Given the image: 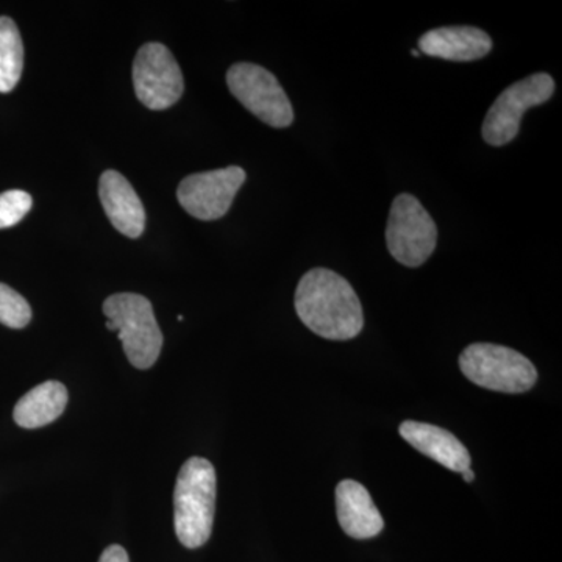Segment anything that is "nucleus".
<instances>
[{"label": "nucleus", "instance_id": "1", "mask_svg": "<svg viewBox=\"0 0 562 562\" xmlns=\"http://www.w3.org/2000/svg\"><path fill=\"white\" fill-rule=\"evenodd\" d=\"M295 312L306 327L331 341H349L364 327L360 297L349 281L330 269H312L299 281Z\"/></svg>", "mask_w": 562, "mask_h": 562}, {"label": "nucleus", "instance_id": "2", "mask_svg": "<svg viewBox=\"0 0 562 562\" xmlns=\"http://www.w3.org/2000/svg\"><path fill=\"white\" fill-rule=\"evenodd\" d=\"M216 471L205 458H190L180 469L173 492V524L187 549L209 542L216 509Z\"/></svg>", "mask_w": 562, "mask_h": 562}, {"label": "nucleus", "instance_id": "3", "mask_svg": "<svg viewBox=\"0 0 562 562\" xmlns=\"http://www.w3.org/2000/svg\"><path fill=\"white\" fill-rule=\"evenodd\" d=\"M106 328L120 333L122 347L136 369L151 368L161 353L162 333L149 299L133 292L113 294L103 302Z\"/></svg>", "mask_w": 562, "mask_h": 562}, {"label": "nucleus", "instance_id": "4", "mask_svg": "<svg viewBox=\"0 0 562 562\" xmlns=\"http://www.w3.org/2000/svg\"><path fill=\"white\" fill-rule=\"evenodd\" d=\"M460 368L469 382L505 394H522L538 382V371L527 357L498 344L476 342L465 347Z\"/></svg>", "mask_w": 562, "mask_h": 562}, {"label": "nucleus", "instance_id": "5", "mask_svg": "<svg viewBox=\"0 0 562 562\" xmlns=\"http://www.w3.org/2000/svg\"><path fill=\"white\" fill-rule=\"evenodd\" d=\"M387 250L406 268H419L438 244V227L428 211L412 194L392 202L386 227Z\"/></svg>", "mask_w": 562, "mask_h": 562}, {"label": "nucleus", "instance_id": "6", "mask_svg": "<svg viewBox=\"0 0 562 562\" xmlns=\"http://www.w3.org/2000/svg\"><path fill=\"white\" fill-rule=\"evenodd\" d=\"M228 90L251 114L273 128L294 122L290 98L268 69L254 63H236L227 72Z\"/></svg>", "mask_w": 562, "mask_h": 562}, {"label": "nucleus", "instance_id": "7", "mask_svg": "<svg viewBox=\"0 0 562 562\" xmlns=\"http://www.w3.org/2000/svg\"><path fill=\"white\" fill-rule=\"evenodd\" d=\"M553 92V77L546 72L532 74L506 88L487 111L482 128L484 140L494 147L512 143L519 135L525 111L546 103Z\"/></svg>", "mask_w": 562, "mask_h": 562}, {"label": "nucleus", "instance_id": "8", "mask_svg": "<svg viewBox=\"0 0 562 562\" xmlns=\"http://www.w3.org/2000/svg\"><path fill=\"white\" fill-rule=\"evenodd\" d=\"M136 98L149 110L171 109L180 101L184 83L179 63L160 43H147L133 61Z\"/></svg>", "mask_w": 562, "mask_h": 562}, {"label": "nucleus", "instance_id": "9", "mask_svg": "<svg viewBox=\"0 0 562 562\" xmlns=\"http://www.w3.org/2000/svg\"><path fill=\"white\" fill-rule=\"evenodd\" d=\"M246 179V171L239 166L192 173L181 180L177 199L195 220L217 221L228 213Z\"/></svg>", "mask_w": 562, "mask_h": 562}, {"label": "nucleus", "instance_id": "10", "mask_svg": "<svg viewBox=\"0 0 562 562\" xmlns=\"http://www.w3.org/2000/svg\"><path fill=\"white\" fill-rule=\"evenodd\" d=\"M99 198L113 227L128 238H139L146 227V211L122 173L106 171L99 181Z\"/></svg>", "mask_w": 562, "mask_h": 562}, {"label": "nucleus", "instance_id": "11", "mask_svg": "<svg viewBox=\"0 0 562 562\" xmlns=\"http://www.w3.org/2000/svg\"><path fill=\"white\" fill-rule=\"evenodd\" d=\"M491 50V36L471 25L432 29L419 40V52L449 61L482 60Z\"/></svg>", "mask_w": 562, "mask_h": 562}, {"label": "nucleus", "instance_id": "12", "mask_svg": "<svg viewBox=\"0 0 562 562\" xmlns=\"http://www.w3.org/2000/svg\"><path fill=\"white\" fill-rule=\"evenodd\" d=\"M401 436L414 449L449 471L461 473L471 469V453L464 443L441 427L406 420L401 425Z\"/></svg>", "mask_w": 562, "mask_h": 562}, {"label": "nucleus", "instance_id": "13", "mask_svg": "<svg viewBox=\"0 0 562 562\" xmlns=\"http://www.w3.org/2000/svg\"><path fill=\"white\" fill-rule=\"evenodd\" d=\"M336 513L346 535L371 539L383 531L384 520L369 491L355 480H342L336 487Z\"/></svg>", "mask_w": 562, "mask_h": 562}, {"label": "nucleus", "instance_id": "14", "mask_svg": "<svg viewBox=\"0 0 562 562\" xmlns=\"http://www.w3.org/2000/svg\"><path fill=\"white\" fill-rule=\"evenodd\" d=\"M68 401L65 384L50 380L29 391L14 406L13 417L20 427L29 430L46 427L61 416Z\"/></svg>", "mask_w": 562, "mask_h": 562}, {"label": "nucleus", "instance_id": "15", "mask_svg": "<svg viewBox=\"0 0 562 562\" xmlns=\"http://www.w3.org/2000/svg\"><path fill=\"white\" fill-rule=\"evenodd\" d=\"M24 69V46L13 20L0 16V92L13 91Z\"/></svg>", "mask_w": 562, "mask_h": 562}, {"label": "nucleus", "instance_id": "16", "mask_svg": "<svg viewBox=\"0 0 562 562\" xmlns=\"http://www.w3.org/2000/svg\"><path fill=\"white\" fill-rule=\"evenodd\" d=\"M32 321V308L29 302L7 284L0 283V324L9 328L27 327Z\"/></svg>", "mask_w": 562, "mask_h": 562}, {"label": "nucleus", "instance_id": "17", "mask_svg": "<svg viewBox=\"0 0 562 562\" xmlns=\"http://www.w3.org/2000/svg\"><path fill=\"white\" fill-rule=\"evenodd\" d=\"M32 198L21 190L5 191L0 194V231L20 224L32 210Z\"/></svg>", "mask_w": 562, "mask_h": 562}, {"label": "nucleus", "instance_id": "18", "mask_svg": "<svg viewBox=\"0 0 562 562\" xmlns=\"http://www.w3.org/2000/svg\"><path fill=\"white\" fill-rule=\"evenodd\" d=\"M99 562H131V560L124 547L110 546L109 549L103 550Z\"/></svg>", "mask_w": 562, "mask_h": 562}, {"label": "nucleus", "instance_id": "19", "mask_svg": "<svg viewBox=\"0 0 562 562\" xmlns=\"http://www.w3.org/2000/svg\"><path fill=\"white\" fill-rule=\"evenodd\" d=\"M462 476H464L465 482L471 483L473 482V479H475V473L471 471V469H468V471L461 472Z\"/></svg>", "mask_w": 562, "mask_h": 562}, {"label": "nucleus", "instance_id": "20", "mask_svg": "<svg viewBox=\"0 0 562 562\" xmlns=\"http://www.w3.org/2000/svg\"><path fill=\"white\" fill-rule=\"evenodd\" d=\"M412 55H413V57H419L420 52H419V50L414 49V50H412Z\"/></svg>", "mask_w": 562, "mask_h": 562}]
</instances>
